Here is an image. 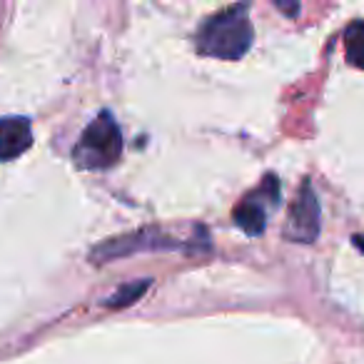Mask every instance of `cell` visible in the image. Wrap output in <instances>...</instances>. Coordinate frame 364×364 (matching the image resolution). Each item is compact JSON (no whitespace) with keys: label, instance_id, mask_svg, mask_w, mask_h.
Wrapping results in <instances>:
<instances>
[{"label":"cell","instance_id":"cell-9","mask_svg":"<svg viewBox=\"0 0 364 364\" xmlns=\"http://www.w3.org/2000/svg\"><path fill=\"white\" fill-rule=\"evenodd\" d=\"M274 8H277V11H282L284 16H289V18L299 16V3H284V0H274Z\"/></svg>","mask_w":364,"mask_h":364},{"label":"cell","instance_id":"cell-6","mask_svg":"<svg viewBox=\"0 0 364 364\" xmlns=\"http://www.w3.org/2000/svg\"><path fill=\"white\" fill-rule=\"evenodd\" d=\"M33 145V127L28 117H0V160H16Z\"/></svg>","mask_w":364,"mask_h":364},{"label":"cell","instance_id":"cell-2","mask_svg":"<svg viewBox=\"0 0 364 364\" xmlns=\"http://www.w3.org/2000/svg\"><path fill=\"white\" fill-rule=\"evenodd\" d=\"M122 155V135L115 117L110 112H100L90 125L82 130L73 160L80 170H107L117 165Z\"/></svg>","mask_w":364,"mask_h":364},{"label":"cell","instance_id":"cell-5","mask_svg":"<svg viewBox=\"0 0 364 364\" xmlns=\"http://www.w3.org/2000/svg\"><path fill=\"white\" fill-rule=\"evenodd\" d=\"M180 247V242L155 230H142V232H132L125 237H115L110 242H105L102 247H97L92 252V262H107V259L125 257L132 252H142V250H175Z\"/></svg>","mask_w":364,"mask_h":364},{"label":"cell","instance_id":"cell-4","mask_svg":"<svg viewBox=\"0 0 364 364\" xmlns=\"http://www.w3.org/2000/svg\"><path fill=\"white\" fill-rule=\"evenodd\" d=\"M279 205V180L274 175H267L259 190L250 193L242 203L235 208V225L250 237H257L267 228V210Z\"/></svg>","mask_w":364,"mask_h":364},{"label":"cell","instance_id":"cell-1","mask_svg":"<svg viewBox=\"0 0 364 364\" xmlns=\"http://www.w3.org/2000/svg\"><path fill=\"white\" fill-rule=\"evenodd\" d=\"M247 6H230L228 11L208 18L198 33V53L218 60H240L252 48V23L247 16Z\"/></svg>","mask_w":364,"mask_h":364},{"label":"cell","instance_id":"cell-8","mask_svg":"<svg viewBox=\"0 0 364 364\" xmlns=\"http://www.w3.org/2000/svg\"><path fill=\"white\" fill-rule=\"evenodd\" d=\"M150 289V279H137V282H127L122 284L117 292H112L110 297L105 299V307L110 309H122V307H130V304H135L137 299L142 297V294Z\"/></svg>","mask_w":364,"mask_h":364},{"label":"cell","instance_id":"cell-7","mask_svg":"<svg viewBox=\"0 0 364 364\" xmlns=\"http://www.w3.org/2000/svg\"><path fill=\"white\" fill-rule=\"evenodd\" d=\"M344 58L352 68L364 70V21H352L344 31Z\"/></svg>","mask_w":364,"mask_h":364},{"label":"cell","instance_id":"cell-3","mask_svg":"<svg viewBox=\"0 0 364 364\" xmlns=\"http://www.w3.org/2000/svg\"><path fill=\"white\" fill-rule=\"evenodd\" d=\"M319 230H322V208H319V200L312 188V182L304 180L294 203L289 205V215H287V223H284L282 235L289 242L312 245L319 237Z\"/></svg>","mask_w":364,"mask_h":364}]
</instances>
